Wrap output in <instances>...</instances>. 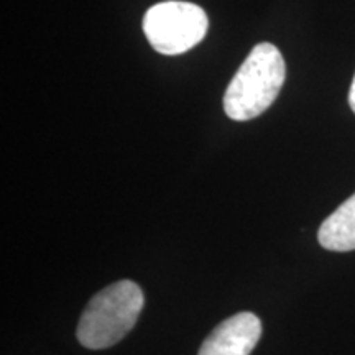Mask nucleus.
<instances>
[{
	"instance_id": "1",
	"label": "nucleus",
	"mask_w": 355,
	"mask_h": 355,
	"mask_svg": "<svg viewBox=\"0 0 355 355\" xmlns=\"http://www.w3.org/2000/svg\"><path fill=\"white\" fill-rule=\"evenodd\" d=\"M286 66L272 43H260L248 53L224 94V110L237 122L252 121L265 112L285 84Z\"/></svg>"
},
{
	"instance_id": "2",
	"label": "nucleus",
	"mask_w": 355,
	"mask_h": 355,
	"mask_svg": "<svg viewBox=\"0 0 355 355\" xmlns=\"http://www.w3.org/2000/svg\"><path fill=\"white\" fill-rule=\"evenodd\" d=\"M144 293L137 283L121 279L89 301L78 324V340L87 349H107L122 340L139 319Z\"/></svg>"
},
{
	"instance_id": "3",
	"label": "nucleus",
	"mask_w": 355,
	"mask_h": 355,
	"mask_svg": "<svg viewBox=\"0 0 355 355\" xmlns=\"http://www.w3.org/2000/svg\"><path fill=\"white\" fill-rule=\"evenodd\" d=\"M209 20L196 3L170 0L150 7L144 17V33L155 51L183 55L206 37Z\"/></svg>"
},
{
	"instance_id": "4",
	"label": "nucleus",
	"mask_w": 355,
	"mask_h": 355,
	"mask_svg": "<svg viewBox=\"0 0 355 355\" xmlns=\"http://www.w3.org/2000/svg\"><path fill=\"white\" fill-rule=\"evenodd\" d=\"M260 336V319L252 313H239L222 321L206 337L199 355H250Z\"/></svg>"
},
{
	"instance_id": "5",
	"label": "nucleus",
	"mask_w": 355,
	"mask_h": 355,
	"mask_svg": "<svg viewBox=\"0 0 355 355\" xmlns=\"http://www.w3.org/2000/svg\"><path fill=\"white\" fill-rule=\"evenodd\" d=\"M318 241L326 250H355V193L322 222Z\"/></svg>"
},
{
	"instance_id": "6",
	"label": "nucleus",
	"mask_w": 355,
	"mask_h": 355,
	"mask_svg": "<svg viewBox=\"0 0 355 355\" xmlns=\"http://www.w3.org/2000/svg\"><path fill=\"white\" fill-rule=\"evenodd\" d=\"M349 104H350V109H352V110H354V114H355V76H354L352 86H350V92H349Z\"/></svg>"
}]
</instances>
